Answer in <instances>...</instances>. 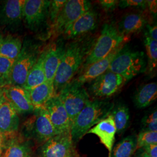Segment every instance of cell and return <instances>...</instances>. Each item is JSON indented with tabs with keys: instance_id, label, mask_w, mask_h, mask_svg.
<instances>
[{
	"instance_id": "6da1fadb",
	"label": "cell",
	"mask_w": 157,
	"mask_h": 157,
	"mask_svg": "<svg viewBox=\"0 0 157 157\" xmlns=\"http://www.w3.org/2000/svg\"><path fill=\"white\" fill-rule=\"evenodd\" d=\"M95 40L89 36H83L75 39L65 45L62 60L58 67L54 79L55 95L69 84L83 64Z\"/></svg>"
},
{
	"instance_id": "7a4b0ae2",
	"label": "cell",
	"mask_w": 157,
	"mask_h": 157,
	"mask_svg": "<svg viewBox=\"0 0 157 157\" xmlns=\"http://www.w3.org/2000/svg\"><path fill=\"white\" fill-rule=\"evenodd\" d=\"M113 107V103L109 101L90 100L71 125V135L73 143L80 140L91 128L108 116Z\"/></svg>"
},
{
	"instance_id": "3957f363",
	"label": "cell",
	"mask_w": 157,
	"mask_h": 157,
	"mask_svg": "<svg viewBox=\"0 0 157 157\" xmlns=\"http://www.w3.org/2000/svg\"><path fill=\"white\" fill-rule=\"evenodd\" d=\"M128 40V36L121 33L114 24H104L100 36L95 40L85 59L83 69L105 58L115 48L124 45Z\"/></svg>"
},
{
	"instance_id": "277c9868",
	"label": "cell",
	"mask_w": 157,
	"mask_h": 157,
	"mask_svg": "<svg viewBox=\"0 0 157 157\" xmlns=\"http://www.w3.org/2000/svg\"><path fill=\"white\" fill-rule=\"evenodd\" d=\"M147 63L144 53L132 50L123 45L113 58L108 71L117 73L128 82L146 71Z\"/></svg>"
},
{
	"instance_id": "5b68a950",
	"label": "cell",
	"mask_w": 157,
	"mask_h": 157,
	"mask_svg": "<svg viewBox=\"0 0 157 157\" xmlns=\"http://www.w3.org/2000/svg\"><path fill=\"white\" fill-rule=\"evenodd\" d=\"M43 50L31 40L24 41L21 51L13 63L11 86L23 87L30 71Z\"/></svg>"
},
{
	"instance_id": "8992f818",
	"label": "cell",
	"mask_w": 157,
	"mask_h": 157,
	"mask_svg": "<svg viewBox=\"0 0 157 157\" xmlns=\"http://www.w3.org/2000/svg\"><path fill=\"white\" fill-rule=\"evenodd\" d=\"M33 115L24 124L23 133L40 144L56 135L48 114L43 107L34 108Z\"/></svg>"
},
{
	"instance_id": "52a82bcc",
	"label": "cell",
	"mask_w": 157,
	"mask_h": 157,
	"mask_svg": "<svg viewBox=\"0 0 157 157\" xmlns=\"http://www.w3.org/2000/svg\"><path fill=\"white\" fill-rule=\"evenodd\" d=\"M62 101L67 112L71 124L86 104L90 101V96L83 87L73 80L61 90L57 95Z\"/></svg>"
},
{
	"instance_id": "ba28073f",
	"label": "cell",
	"mask_w": 157,
	"mask_h": 157,
	"mask_svg": "<svg viewBox=\"0 0 157 157\" xmlns=\"http://www.w3.org/2000/svg\"><path fill=\"white\" fill-rule=\"evenodd\" d=\"M91 8L87 0H68L62 8L50 30V36L57 37L63 34L78 17Z\"/></svg>"
},
{
	"instance_id": "9c48e42d",
	"label": "cell",
	"mask_w": 157,
	"mask_h": 157,
	"mask_svg": "<svg viewBox=\"0 0 157 157\" xmlns=\"http://www.w3.org/2000/svg\"><path fill=\"white\" fill-rule=\"evenodd\" d=\"M127 82L121 75L108 70L90 82L89 91L99 99L109 98L117 93Z\"/></svg>"
},
{
	"instance_id": "30bf717a",
	"label": "cell",
	"mask_w": 157,
	"mask_h": 157,
	"mask_svg": "<svg viewBox=\"0 0 157 157\" xmlns=\"http://www.w3.org/2000/svg\"><path fill=\"white\" fill-rule=\"evenodd\" d=\"M50 1L25 0L23 21L26 27L37 32L48 21Z\"/></svg>"
},
{
	"instance_id": "8fae6325",
	"label": "cell",
	"mask_w": 157,
	"mask_h": 157,
	"mask_svg": "<svg viewBox=\"0 0 157 157\" xmlns=\"http://www.w3.org/2000/svg\"><path fill=\"white\" fill-rule=\"evenodd\" d=\"M73 144L71 133L56 135L41 144L40 157H72Z\"/></svg>"
},
{
	"instance_id": "7c38bea8",
	"label": "cell",
	"mask_w": 157,
	"mask_h": 157,
	"mask_svg": "<svg viewBox=\"0 0 157 157\" xmlns=\"http://www.w3.org/2000/svg\"><path fill=\"white\" fill-rule=\"evenodd\" d=\"M43 107L48 114L56 135L71 133V124L67 112L58 95L52 97Z\"/></svg>"
},
{
	"instance_id": "4fadbf2b",
	"label": "cell",
	"mask_w": 157,
	"mask_h": 157,
	"mask_svg": "<svg viewBox=\"0 0 157 157\" xmlns=\"http://www.w3.org/2000/svg\"><path fill=\"white\" fill-rule=\"evenodd\" d=\"M65 50L63 40L53 41L45 48L44 67L46 81L53 83L58 67H59Z\"/></svg>"
},
{
	"instance_id": "5bb4252c",
	"label": "cell",
	"mask_w": 157,
	"mask_h": 157,
	"mask_svg": "<svg viewBox=\"0 0 157 157\" xmlns=\"http://www.w3.org/2000/svg\"><path fill=\"white\" fill-rule=\"evenodd\" d=\"M98 13L90 9L71 25L63 34L67 39H76L95 29L98 23Z\"/></svg>"
},
{
	"instance_id": "9a60e30c",
	"label": "cell",
	"mask_w": 157,
	"mask_h": 157,
	"mask_svg": "<svg viewBox=\"0 0 157 157\" xmlns=\"http://www.w3.org/2000/svg\"><path fill=\"white\" fill-rule=\"evenodd\" d=\"M25 0H6L1 2L0 24L8 28H15L23 21Z\"/></svg>"
},
{
	"instance_id": "2e32d148",
	"label": "cell",
	"mask_w": 157,
	"mask_h": 157,
	"mask_svg": "<svg viewBox=\"0 0 157 157\" xmlns=\"http://www.w3.org/2000/svg\"><path fill=\"white\" fill-rule=\"evenodd\" d=\"M5 98L17 113H26L34 111L29 91L23 87L10 86L4 88Z\"/></svg>"
},
{
	"instance_id": "e0dca14e",
	"label": "cell",
	"mask_w": 157,
	"mask_h": 157,
	"mask_svg": "<svg viewBox=\"0 0 157 157\" xmlns=\"http://www.w3.org/2000/svg\"><path fill=\"white\" fill-rule=\"evenodd\" d=\"M19 126L18 113L6 99L0 105V135L2 139L13 137L17 134Z\"/></svg>"
},
{
	"instance_id": "ac0fdd59",
	"label": "cell",
	"mask_w": 157,
	"mask_h": 157,
	"mask_svg": "<svg viewBox=\"0 0 157 157\" xmlns=\"http://www.w3.org/2000/svg\"><path fill=\"white\" fill-rule=\"evenodd\" d=\"M87 133H91L98 136L101 143L107 148L108 157H111L117 131L111 113L91 128Z\"/></svg>"
},
{
	"instance_id": "d6986e66",
	"label": "cell",
	"mask_w": 157,
	"mask_h": 157,
	"mask_svg": "<svg viewBox=\"0 0 157 157\" xmlns=\"http://www.w3.org/2000/svg\"><path fill=\"white\" fill-rule=\"evenodd\" d=\"M123 45H121L112 51L105 58L83 69V71L78 75V77L72 80L80 85H83L86 83H90L97 77L105 72L108 71L113 58Z\"/></svg>"
},
{
	"instance_id": "ffe728a7",
	"label": "cell",
	"mask_w": 157,
	"mask_h": 157,
	"mask_svg": "<svg viewBox=\"0 0 157 157\" xmlns=\"http://www.w3.org/2000/svg\"><path fill=\"white\" fill-rule=\"evenodd\" d=\"M147 19L140 13H130L124 16L119 24L118 30L122 34L128 36L140 32L147 25Z\"/></svg>"
},
{
	"instance_id": "44dd1931",
	"label": "cell",
	"mask_w": 157,
	"mask_h": 157,
	"mask_svg": "<svg viewBox=\"0 0 157 157\" xmlns=\"http://www.w3.org/2000/svg\"><path fill=\"white\" fill-rule=\"evenodd\" d=\"M45 57V48L41 53L37 62L30 71L23 87L29 91L43 83L46 81L44 62Z\"/></svg>"
},
{
	"instance_id": "7402d4cb",
	"label": "cell",
	"mask_w": 157,
	"mask_h": 157,
	"mask_svg": "<svg viewBox=\"0 0 157 157\" xmlns=\"http://www.w3.org/2000/svg\"><path fill=\"white\" fill-rule=\"evenodd\" d=\"M157 97V84L152 82L140 87L136 92L133 101L136 107L144 108L155 101Z\"/></svg>"
},
{
	"instance_id": "603a6c76",
	"label": "cell",
	"mask_w": 157,
	"mask_h": 157,
	"mask_svg": "<svg viewBox=\"0 0 157 157\" xmlns=\"http://www.w3.org/2000/svg\"><path fill=\"white\" fill-rule=\"evenodd\" d=\"M29 91L34 108L43 107L47 101L56 95L53 83L47 81Z\"/></svg>"
},
{
	"instance_id": "cb8c5ba5",
	"label": "cell",
	"mask_w": 157,
	"mask_h": 157,
	"mask_svg": "<svg viewBox=\"0 0 157 157\" xmlns=\"http://www.w3.org/2000/svg\"><path fill=\"white\" fill-rule=\"evenodd\" d=\"M22 44L18 37L8 35L3 37L0 44V56L14 61L21 51Z\"/></svg>"
},
{
	"instance_id": "d4e9b609",
	"label": "cell",
	"mask_w": 157,
	"mask_h": 157,
	"mask_svg": "<svg viewBox=\"0 0 157 157\" xmlns=\"http://www.w3.org/2000/svg\"><path fill=\"white\" fill-rule=\"evenodd\" d=\"M117 133L121 135L127 129L129 124L130 112L128 107L120 103L114 107L111 112Z\"/></svg>"
},
{
	"instance_id": "484cf974",
	"label": "cell",
	"mask_w": 157,
	"mask_h": 157,
	"mask_svg": "<svg viewBox=\"0 0 157 157\" xmlns=\"http://www.w3.org/2000/svg\"><path fill=\"white\" fill-rule=\"evenodd\" d=\"M136 151V137L129 136L113 148L111 157H132Z\"/></svg>"
},
{
	"instance_id": "4316f807",
	"label": "cell",
	"mask_w": 157,
	"mask_h": 157,
	"mask_svg": "<svg viewBox=\"0 0 157 157\" xmlns=\"http://www.w3.org/2000/svg\"><path fill=\"white\" fill-rule=\"evenodd\" d=\"M31 152L28 141H10L6 150L1 153V157H29Z\"/></svg>"
},
{
	"instance_id": "83f0119b",
	"label": "cell",
	"mask_w": 157,
	"mask_h": 157,
	"mask_svg": "<svg viewBox=\"0 0 157 157\" xmlns=\"http://www.w3.org/2000/svg\"><path fill=\"white\" fill-rule=\"evenodd\" d=\"M144 44L147 56L146 72L151 73L157 69V41L152 39L146 34Z\"/></svg>"
},
{
	"instance_id": "f1b7e54d",
	"label": "cell",
	"mask_w": 157,
	"mask_h": 157,
	"mask_svg": "<svg viewBox=\"0 0 157 157\" xmlns=\"http://www.w3.org/2000/svg\"><path fill=\"white\" fill-rule=\"evenodd\" d=\"M13 61L0 56V87L11 86V74Z\"/></svg>"
},
{
	"instance_id": "f546056e",
	"label": "cell",
	"mask_w": 157,
	"mask_h": 157,
	"mask_svg": "<svg viewBox=\"0 0 157 157\" xmlns=\"http://www.w3.org/2000/svg\"><path fill=\"white\" fill-rule=\"evenodd\" d=\"M151 144H157V132L141 130L136 138V150Z\"/></svg>"
},
{
	"instance_id": "4dcf8cb0",
	"label": "cell",
	"mask_w": 157,
	"mask_h": 157,
	"mask_svg": "<svg viewBox=\"0 0 157 157\" xmlns=\"http://www.w3.org/2000/svg\"><path fill=\"white\" fill-rule=\"evenodd\" d=\"M66 0L50 1L48 19V23L50 25V28L55 22L56 17L62 10V8L66 3Z\"/></svg>"
},
{
	"instance_id": "1f68e13d",
	"label": "cell",
	"mask_w": 157,
	"mask_h": 157,
	"mask_svg": "<svg viewBox=\"0 0 157 157\" xmlns=\"http://www.w3.org/2000/svg\"><path fill=\"white\" fill-rule=\"evenodd\" d=\"M141 124L143 126L142 130L157 132V109L145 115L142 119Z\"/></svg>"
},
{
	"instance_id": "d6a6232c",
	"label": "cell",
	"mask_w": 157,
	"mask_h": 157,
	"mask_svg": "<svg viewBox=\"0 0 157 157\" xmlns=\"http://www.w3.org/2000/svg\"><path fill=\"white\" fill-rule=\"evenodd\" d=\"M119 6L124 9L126 8H135L144 10L147 8V1L144 0H122L119 1Z\"/></svg>"
},
{
	"instance_id": "836d02e7",
	"label": "cell",
	"mask_w": 157,
	"mask_h": 157,
	"mask_svg": "<svg viewBox=\"0 0 157 157\" xmlns=\"http://www.w3.org/2000/svg\"><path fill=\"white\" fill-rule=\"evenodd\" d=\"M98 2L101 7L107 11L115 10L119 3V1L116 0H101Z\"/></svg>"
},
{
	"instance_id": "e575fe53",
	"label": "cell",
	"mask_w": 157,
	"mask_h": 157,
	"mask_svg": "<svg viewBox=\"0 0 157 157\" xmlns=\"http://www.w3.org/2000/svg\"><path fill=\"white\" fill-rule=\"evenodd\" d=\"M144 152L151 157H157V144H151L143 148Z\"/></svg>"
},
{
	"instance_id": "d590c367",
	"label": "cell",
	"mask_w": 157,
	"mask_h": 157,
	"mask_svg": "<svg viewBox=\"0 0 157 157\" xmlns=\"http://www.w3.org/2000/svg\"><path fill=\"white\" fill-rule=\"evenodd\" d=\"M147 32L146 33V34L152 39L157 41V25H155L153 26L147 25Z\"/></svg>"
},
{
	"instance_id": "8d00e7d4",
	"label": "cell",
	"mask_w": 157,
	"mask_h": 157,
	"mask_svg": "<svg viewBox=\"0 0 157 157\" xmlns=\"http://www.w3.org/2000/svg\"><path fill=\"white\" fill-rule=\"evenodd\" d=\"M157 1H154V0H151V1H147V6L150 10V12L152 14H153L154 15H157Z\"/></svg>"
},
{
	"instance_id": "74e56055",
	"label": "cell",
	"mask_w": 157,
	"mask_h": 157,
	"mask_svg": "<svg viewBox=\"0 0 157 157\" xmlns=\"http://www.w3.org/2000/svg\"><path fill=\"white\" fill-rule=\"evenodd\" d=\"M5 100H6V98H5V95H4V88L0 87V105Z\"/></svg>"
},
{
	"instance_id": "f35d334b",
	"label": "cell",
	"mask_w": 157,
	"mask_h": 157,
	"mask_svg": "<svg viewBox=\"0 0 157 157\" xmlns=\"http://www.w3.org/2000/svg\"><path fill=\"white\" fill-rule=\"evenodd\" d=\"M150 157V156H148L147 154H146V153L145 152H143L141 154H140L139 157Z\"/></svg>"
},
{
	"instance_id": "ab89813d",
	"label": "cell",
	"mask_w": 157,
	"mask_h": 157,
	"mask_svg": "<svg viewBox=\"0 0 157 157\" xmlns=\"http://www.w3.org/2000/svg\"><path fill=\"white\" fill-rule=\"evenodd\" d=\"M2 138L1 137V136L0 135V146L2 145Z\"/></svg>"
},
{
	"instance_id": "60d3db41",
	"label": "cell",
	"mask_w": 157,
	"mask_h": 157,
	"mask_svg": "<svg viewBox=\"0 0 157 157\" xmlns=\"http://www.w3.org/2000/svg\"><path fill=\"white\" fill-rule=\"evenodd\" d=\"M3 39V37H2V35L0 33V44H1V43L2 41V40Z\"/></svg>"
},
{
	"instance_id": "b9f144b4",
	"label": "cell",
	"mask_w": 157,
	"mask_h": 157,
	"mask_svg": "<svg viewBox=\"0 0 157 157\" xmlns=\"http://www.w3.org/2000/svg\"><path fill=\"white\" fill-rule=\"evenodd\" d=\"M1 153H2V147L0 146V157H1Z\"/></svg>"
},
{
	"instance_id": "7bdbcfd3",
	"label": "cell",
	"mask_w": 157,
	"mask_h": 157,
	"mask_svg": "<svg viewBox=\"0 0 157 157\" xmlns=\"http://www.w3.org/2000/svg\"></svg>"
}]
</instances>
